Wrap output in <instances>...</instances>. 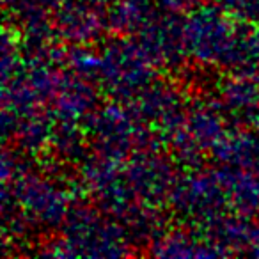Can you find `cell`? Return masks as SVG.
<instances>
[]
</instances>
